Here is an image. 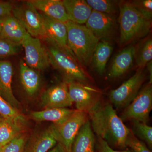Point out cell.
I'll return each instance as SVG.
<instances>
[{
  "mask_svg": "<svg viewBox=\"0 0 152 152\" xmlns=\"http://www.w3.org/2000/svg\"><path fill=\"white\" fill-rule=\"evenodd\" d=\"M91 124L98 138L121 149H124L130 132L111 104L98 101L88 113Z\"/></svg>",
  "mask_w": 152,
  "mask_h": 152,
  "instance_id": "6da1fadb",
  "label": "cell"
},
{
  "mask_svg": "<svg viewBox=\"0 0 152 152\" xmlns=\"http://www.w3.org/2000/svg\"><path fill=\"white\" fill-rule=\"evenodd\" d=\"M120 43L125 45L145 37L151 27V20L142 15L131 2H122L119 4Z\"/></svg>",
  "mask_w": 152,
  "mask_h": 152,
  "instance_id": "7a4b0ae2",
  "label": "cell"
},
{
  "mask_svg": "<svg viewBox=\"0 0 152 152\" xmlns=\"http://www.w3.org/2000/svg\"><path fill=\"white\" fill-rule=\"evenodd\" d=\"M65 23L69 49L79 62L87 65L91 61L93 53L99 40L86 26L69 20Z\"/></svg>",
  "mask_w": 152,
  "mask_h": 152,
  "instance_id": "3957f363",
  "label": "cell"
},
{
  "mask_svg": "<svg viewBox=\"0 0 152 152\" xmlns=\"http://www.w3.org/2000/svg\"><path fill=\"white\" fill-rule=\"evenodd\" d=\"M45 48L48 56L50 64L65 77L71 80L83 83L88 81L84 70L70 53L54 42L45 38Z\"/></svg>",
  "mask_w": 152,
  "mask_h": 152,
  "instance_id": "277c9868",
  "label": "cell"
},
{
  "mask_svg": "<svg viewBox=\"0 0 152 152\" xmlns=\"http://www.w3.org/2000/svg\"><path fill=\"white\" fill-rule=\"evenodd\" d=\"M88 119L87 113L77 110L64 122L58 125L52 124L48 129L58 143L61 144L67 152H71L75 138Z\"/></svg>",
  "mask_w": 152,
  "mask_h": 152,
  "instance_id": "5b68a950",
  "label": "cell"
},
{
  "mask_svg": "<svg viewBox=\"0 0 152 152\" xmlns=\"http://www.w3.org/2000/svg\"><path fill=\"white\" fill-rule=\"evenodd\" d=\"M12 15L21 23L30 35L36 38L44 37L43 18L42 14L28 1L14 6Z\"/></svg>",
  "mask_w": 152,
  "mask_h": 152,
  "instance_id": "8992f818",
  "label": "cell"
},
{
  "mask_svg": "<svg viewBox=\"0 0 152 152\" xmlns=\"http://www.w3.org/2000/svg\"><path fill=\"white\" fill-rule=\"evenodd\" d=\"M151 84L147 85L125 108L121 115L123 121H137L147 124L152 108Z\"/></svg>",
  "mask_w": 152,
  "mask_h": 152,
  "instance_id": "52a82bcc",
  "label": "cell"
},
{
  "mask_svg": "<svg viewBox=\"0 0 152 152\" xmlns=\"http://www.w3.org/2000/svg\"><path fill=\"white\" fill-rule=\"evenodd\" d=\"M142 69H138L135 74L118 88L111 91L110 100L117 109H125L137 95L144 81Z\"/></svg>",
  "mask_w": 152,
  "mask_h": 152,
  "instance_id": "ba28073f",
  "label": "cell"
},
{
  "mask_svg": "<svg viewBox=\"0 0 152 152\" xmlns=\"http://www.w3.org/2000/svg\"><path fill=\"white\" fill-rule=\"evenodd\" d=\"M20 44L24 50L25 63L30 67L44 70L50 65L46 49L39 38L28 34Z\"/></svg>",
  "mask_w": 152,
  "mask_h": 152,
  "instance_id": "9c48e42d",
  "label": "cell"
},
{
  "mask_svg": "<svg viewBox=\"0 0 152 152\" xmlns=\"http://www.w3.org/2000/svg\"><path fill=\"white\" fill-rule=\"evenodd\" d=\"M41 102L45 109L68 108L73 104L66 81L52 86L45 91L41 96Z\"/></svg>",
  "mask_w": 152,
  "mask_h": 152,
  "instance_id": "30bf717a",
  "label": "cell"
},
{
  "mask_svg": "<svg viewBox=\"0 0 152 152\" xmlns=\"http://www.w3.org/2000/svg\"><path fill=\"white\" fill-rule=\"evenodd\" d=\"M66 81L67 83L70 97L73 103L75 104L77 110L88 113L99 101L91 90L81 83L71 80H66Z\"/></svg>",
  "mask_w": 152,
  "mask_h": 152,
  "instance_id": "8fae6325",
  "label": "cell"
},
{
  "mask_svg": "<svg viewBox=\"0 0 152 152\" xmlns=\"http://www.w3.org/2000/svg\"><path fill=\"white\" fill-rule=\"evenodd\" d=\"M115 24L113 16L93 10L86 26L100 40L110 35Z\"/></svg>",
  "mask_w": 152,
  "mask_h": 152,
  "instance_id": "7c38bea8",
  "label": "cell"
},
{
  "mask_svg": "<svg viewBox=\"0 0 152 152\" xmlns=\"http://www.w3.org/2000/svg\"><path fill=\"white\" fill-rule=\"evenodd\" d=\"M13 68L10 61L0 60V95L15 108L18 110L20 103L12 88Z\"/></svg>",
  "mask_w": 152,
  "mask_h": 152,
  "instance_id": "4fadbf2b",
  "label": "cell"
},
{
  "mask_svg": "<svg viewBox=\"0 0 152 152\" xmlns=\"http://www.w3.org/2000/svg\"><path fill=\"white\" fill-rule=\"evenodd\" d=\"M42 14L43 18L44 38L53 41L74 56L68 47L67 31L65 23Z\"/></svg>",
  "mask_w": 152,
  "mask_h": 152,
  "instance_id": "5bb4252c",
  "label": "cell"
},
{
  "mask_svg": "<svg viewBox=\"0 0 152 152\" xmlns=\"http://www.w3.org/2000/svg\"><path fill=\"white\" fill-rule=\"evenodd\" d=\"M58 143L48 129L34 132L28 137L23 152H47Z\"/></svg>",
  "mask_w": 152,
  "mask_h": 152,
  "instance_id": "9a60e30c",
  "label": "cell"
},
{
  "mask_svg": "<svg viewBox=\"0 0 152 152\" xmlns=\"http://www.w3.org/2000/svg\"><path fill=\"white\" fill-rule=\"evenodd\" d=\"M28 1L38 11L49 18L64 23L69 21L63 1L59 0Z\"/></svg>",
  "mask_w": 152,
  "mask_h": 152,
  "instance_id": "2e32d148",
  "label": "cell"
},
{
  "mask_svg": "<svg viewBox=\"0 0 152 152\" xmlns=\"http://www.w3.org/2000/svg\"><path fill=\"white\" fill-rule=\"evenodd\" d=\"M135 50L134 46H129L118 53L109 69V77L113 79L119 77L130 69L134 59Z\"/></svg>",
  "mask_w": 152,
  "mask_h": 152,
  "instance_id": "e0dca14e",
  "label": "cell"
},
{
  "mask_svg": "<svg viewBox=\"0 0 152 152\" xmlns=\"http://www.w3.org/2000/svg\"><path fill=\"white\" fill-rule=\"evenodd\" d=\"M0 22L1 25V38L20 44L28 34L23 26L12 15L1 19Z\"/></svg>",
  "mask_w": 152,
  "mask_h": 152,
  "instance_id": "ac0fdd59",
  "label": "cell"
},
{
  "mask_svg": "<svg viewBox=\"0 0 152 152\" xmlns=\"http://www.w3.org/2000/svg\"><path fill=\"white\" fill-rule=\"evenodd\" d=\"M69 20L83 25L86 23L92 9L85 0H64Z\"/></svg>",
  "mask_w": 152,
  "mask_h": 152,
  "instance_id": "d6986e66",
  "label": "cell"
},
{
  "mask_svg": "<svg viewBox=\"0 0 152 152\" xmlns=\"http://www.w3.org/2000/svg\"><path fill=\"white\" fill-rule=\"evenodd\" d=\"M20 79L25 92L30 96L37 93L40 88L41 78L39 71L28 66L21 61L20 64Z\"/></svg>",
  "mask_w": 152,
  "mask_h": 152,
  "instance_id": "ffe728a7",
  "label": "cell"
},
{
  "mask_svg": "<svg viewBox=\"0 0 152 152\" xmlns=\"http://www.w3.org/2000/svg\"><path fill=\"white\" fill-rule=\"evenodd\" d=\"M95 139L91 123L88 119L75 138L71 152H94Z\"/></svg>",
  "mask_w": 152,
  "mask_h": 152,
  "instance_id": "44dd1931",
  "label": "cell"
},
{
  "mask_svg": "<svg viewBox=\"0 0 152 152\" xmlns=\"http://www.w3.org/2000/svg\"><path fill=\"white\" fill-rule=\"evenodd\" d=\"M75 111L68 108H45L42 110L32 112L31 117L36 121H50L58 125L67 119Z\"/></svg>",
  "mask_w": 152,
  "mask_h": 152,
  "instance_id": "7402d4cb",
  "label": "cell"
},
{
  "mask_svg": "<svg viewBox=\"0 0 152 152\" xmlns=\"http://www.w3.org/2000/svg\"><path fill=\"white\" fill-rule=\"evenodd\" d=\"M113 50V46L105 40H99L97 44L93 53L91 61L95 70L100 75H103L104 72Z\"/></svg>",
  "mask_w": 152,
  "mask_h": 152,
  "instance_id": "603a6c76",
  "label": "cell"
},
{
  "mask_svg": "<svg viewBox=\"0 0 152 152\" xmlns=\"http://www.w3.org/2000/svg\"><path fill=\"white\" fill-rule=\"evenodd\" d=\"M25 127L0 117V145L4 146L23 133Z\"/></svg>",
  "mask_w": 152,
  "mask_h": 152,
  "instance_id": "cb8c5ba5",
  "label": "cell"
},
{
  "mask_svg": "<svg viewBox=\"0 0 152 152\" xmlns=\"http://www.w3.org/2000/svg\"><path fill=\"white\" fill-rule=\"evenodd\" d=\"M0 117L26 126V118L0 95Z\"/></svg>",
  "mask_w": 152,
  "mask_h": 152,
  "instance_id": "d4e9b609",
  "label": "cell"
},
{
  "mask_svg": "<svg viewBox=\"0 0 152 152\" xmlns=\"http://www.w3.org/2000/svg\"><path fill=\"white\" fill-rule=\"evenodd\" d=\"M152 59V40L150 38L143 42L137 50L136 49L134 59L139 69H143Z\"/></svg>",
  "mask_w": 152,
  "mask_h": 152,
  "instance_id": "484cf974",
  "label": "cell"
},
{
  "mask_svg": "<svg viewBox=\"0 0 152 152\" xmlns=\"http://www.w3.org/2000/svg\"><path fill=\"white\" fill-rule=\"evenodd\" d=\"M93 10L113 16L119 9L120 2L111 0H86Z\"/></svg>",
  "mask_w": 152,
  "mask_h": 152,
  "instance_id": "4316f807",
  "label": "cell"
},
{
  "mask_svg": "<svg viewBox=\"0 0 152 152\" xmlns=\"http://www.w3.org/2000/svg\"><path fill=\"white\" fill-rule=\"evenodd\" d=\"M134 131L136 134L144 141L150 148L152 147V127L147 124L133 121Z\"/></svg>",
  "mask_w": 152,
  "mask_h": 152,
  "instance_id": "83f0119b",
  "label": "cell"
},
{
  "mask_svg": "<svg viewBox=\"0 0 152 152\" xmlns=\"http://www.w3.org/2000/svg\"><path fill=\"white\" fill-rule=\"evenodd\" d=\"M21 47L20 44L0 37V60L18 53Z\"/></svg>",
  "mask_w": 152,
  "mask_h": 152,
  "instance_id": "f1b7e54d",
  "label": "cell"
},
{
  "mask_svg": "<svg viewBox=\"0 0 152 152\" xmlns=\"http://www.w3.org/2000/svg\"><path fill=\"white\" fill-rule=\"evenodd\" d=\"M28 138L26 134L23 133L3 146L1 152H23Z\"/></svg>",
  "mask_w": 152,
  "mask_h": 152,
  "instance_id": "f546056e",
  "label": "cell"
},
{
  "mask_svg": "<svg viewBox=\"0 0 152 152\" xmlns=\"http://www.w3.org/2000/svg\"><path fill=\"white\" fill-rule=\"evenodd\" d=\"M126 145L133 152H151L145 143L138 139L131 130L127 138Z\"/></svg>",
  "mask_w": 152,
  "mask_h": 152,
  "instance_id": "4dcf8cb0",
  "label": "cell"
},
{
  "mask_svg": "<svg viewBox=\"0 0 152 152\" xmlns=\"http://www.w3.org/2000/svg\"><path fill=\"white\" fill-rule=\"evenodd\" d=\"M135 8L147 18L151 20L152 15V0L137 1L131 2Z\"/></svg>",
  "mask_w": 152,
  "mask_h": 152,
  "instance_id": "1f68e13d",
  "label": "cell"
},
{
  "mask_svg": "<svg viewBox=\"0 0 152 152\" xmlns=\"http://www.w3.org/2000/svg\"><path fill=\"white\" fill-rule=\"evenodd\" d=\"M14 5L10 2L0 1V20L12 15Z\"/></svg>",
  "mask_w": 152,
  "mask_h": 152,
  "instance_id": "d6a6232c",
  "label": "cell"
},
{
  "mask_svg": "<svg viewBox=\"0 0 152 152\" xmlns=\"http://www.w3.org/2000/svg\"><path fill=\"white\" fill-rule=\"evenodd\" d=\"M98 148L99 152H133L131 150L124 151L114 150L107 142L100 138H98Z\"/></svg>",
  "mask_w": 152,
  "mask_h": 152,
  "instance_id": "836d02e7",
  "label": "cell"
},
{
  "mask_svg": "<svg viewBox=\"0 0 152 152\" xmlns=\"http://www.w3.org/2000/svg\"><path fill=\"white\" fill-rule=\"evenodd\" d=\"M49 152H67L65 149L61 145L58 143L54 147L51 149Z\"/></svg>",
  "mask_w": 152,
  "mask_h": 152,
  "instance_id": "e575fe53",
  "label": "cell"
},
{
  "mask_svg": "<svg viewBox=\"0 0 152 152\" xmlns=\"http://www.w3.org/2000/svg\"><path fill=\"white\" fill-rule=\"evenodd\" d=\"M147 68L148 70L149 73V84H151L152 83V61L149 62L147 65Z\"/></svg>",
  "mask_w": 152,
  "mask_h": 152,
  "instance_id": "d590c367",
  "label": "cell"
},
{
  "mask_svg": "<svg viewBox=\"0 0 152 152\" xmlns=\"http://www.w3.org/2000/svg\"><path fill=\"white\" fill-rule=\"evenodd\" d=\"M3 147L0 145V152H1L2 150Z\"/></svg>",
  "mask_w": 152,
  "mask_h": 152,
  "instance_id": "8d00e7d4",
  "label": "cell"
},
{
  "mask_svg": "<svg viewBox=\"0 0 152 152\" xmlns=\"http://www.w3.org/2000/svg\"><path fill=\"white\" fill-rule=\"evenodd\" d=\"M1 22H0V32H1Z\"/></svg>",
  "mask_w": 152,
  "mask_h": 152,
  "instance_id": "74e56055",
  "label": "cell"
}]
</instances>
